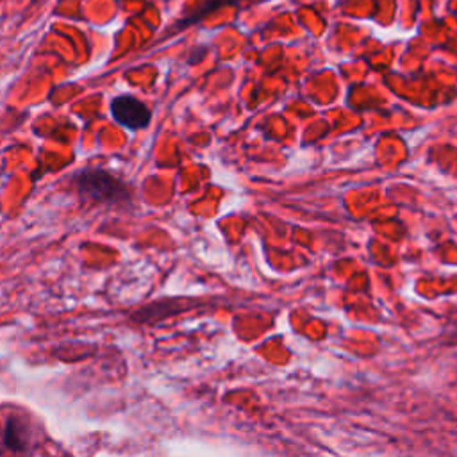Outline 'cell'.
<instances>
[{"label":"cell","mask_w":457,"mask_h":457,"mask_svg":"<svg viewBox=\"0 0 457 457\" xmlns=\"http://www.w3.org/2000/svg\"><path fill=\"white\" fill-rule=\"evenodd\" d=\"M71 184L75 193L87 204L125 205L132 198L130 186L100 166H87L79 170L71 177Z\"/></svg>","instance_id":"cell-1"},{"label":"cell","mask_w":457,"mask_h":457,"mask_svg":"<svg viewBox=\"0 0 457 457\" xmlns=\"http://www.w3.org/2000/svg\"><path fill=\"white\" fill-rule=\"evenodd\" d=\"M111 114L116 123L129 130H141L148 127L152 111L145 102L134 95H118L111 100Z\"/></svg>","instance_id":"cell-2"},{"label":"cell","mask_w":457,"mask_h":457,"mask_svg":"<svg viewBox=\"0 0 457 457\" xmlns=\"http://www.w3.org/2000/svg\"><path fill=\"white\" fill-rule=\"evenodd\" d=\"M4 446H7L11 452H25L29 448V430L23 421L18 418H9L2 434Z\"/></svg>","instance_id":"cell-3"},{"label":"cell","mask_w":457,"mask_h":457,"mask_svg":"<svg viewBox=\"0 0 457 457\" xmlns=\"http://www.w3.org/2000/svg\"><path fill=\"white\" fill-rule=\"evenodd\" d=\"M232 2H236V0H209V2H205L202 7H198L191 16H187L186 20H180V25L195 23V21H196V20H200L205 12H209V11L216 9V7H221V5H225V4H232Z\"/></svg>","instance_id":"cell-4"}]
</instances>
